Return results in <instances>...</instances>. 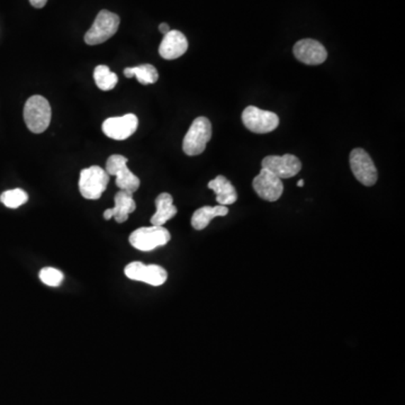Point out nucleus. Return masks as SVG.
I'll return each mask as SVG.
<instances>
[{"label":"nucleus","mask_w":405,"mask_h":405,"mask_svg":"<svg viewBox=\"0 0 405 405\" xmlns=\"http://www.w3.org/2000/svg\"><path fill=\"white\" fill-rule=\"evenodd\" d=\"M252 186L258 196L267 202H276L284 192L282 179L263 168L252 181Z\"/></svg>","instance_id":"11"},{"label":"nucleus","mask_w":405,"mask_h":405,"mask_svg":"<svg viewBox=\"0 0 405 405\" xmlns=\"http://www.w3.org/2000/svg\"><path fill=\"white\" fill-rule=\"evenodd\" d=\"M139 126V120L135 114H126L120 118H107L101 129L106 137L113 140L123 141L135 135Z\"/></svg>","instance_id":"12"},{"label":"nucleus","mask_w":405,"mask_h":405,"mask_svg":"<svg viewBox=\"0 0 405 405\" xmlns=\"http://www.w3.org/2000/svg\"><path fill=\"white\" fill-rule=\"evenodd\" d=\"M212 137V124L207 118L200 116L193 122L183 137V150L187 156H198L205 151Z\"/></svg>","instance_id":"2"},{"label":"nucleus","mask_w":405,"mask_h":405,"mask_svg":"<svg viewBox=\"0 0 405 405\" xmlns=\"http://www.w3.org/2000/svg\"><path fill=\"white\" fill-rule=\"evenodd\" d=\"M52 118L50 103L43 96L30 97L24 106V121L28 129L35 135H41L49 127Z\"/></svg>","instance_id":"1"},{"label":"nucleus","mask_w":405,"mask_h":405,"mask_svg":"<svg viewBox=\"0 0 405 405\" xmlns=\"http://www.w3.org/2000/svg\"><path fill=\"white\" fill-rule=\"evenodd\" d=\"M188 50V41L186 36L179 30H169L164 35L159 47V55L166 60H175L181 58Z\"/></svg>","instance_id":"14"},{"label":"nucleus","mask_w":405,"mask_h":405,"mask_svg":"<svg viewBox=\"0 0 405 405\" xmlns=\"http://www.w3.org/2000/svg\"><path fill=\"white\" fill-rule=\"evenodd\" d=\"M125 276L135 282H142L151 286H161L167 282L168 273L159 265H144L140 261H133L124 269Z\"/></svg>","instance_id":"8"},{"label":"nucleus","mask_w":405,"mask_h":405,"mask_svg":"<svg viewBox=\"0 0 405 405\" xmlns=\"http://www.w3.org/2000/svg\"><path fill=\"white\" fill-rule=\"evenodd\" d=\"M294 55L297 60L307 66H318L328 58L326 47L312 39H304L294 45Z\"/></svg>","instance_id":"13"},{"label":"nucleus","mask_w":405,"mask_h":405,"mask_svg":"<svg viewBox=\"0 0 405 405\" xmlns=\"http://www.w3.org/2000/svg\"><path fill=\"white\" fill-rule=\"evenodd\" d=\"M93 79L101 91H112L118 85V74L110 72L107 66H97L93 70Z\"/></svg>","instance_id":"20"},{"label":"nucleus","mask_w":405,"mask_h":405,"mask_svg":"<svg viewBox=\"0 0 405 405\" xmlns=\"http://www.w3.org/2000/svg\"><path fill=\"white\" fill-rule=\"evenodd\" d=\"M242 123L252 133L266 135L280 125V118L275 113L261 110L256 106H248L242 113Z\"/></svg>","instance_id":"7"},{"label":"nucleus","mask_w":405,"mask_h":405,"mask_svg":"<svg viewBox=\"0 0 405 405\" xmlns=\"http://www.w3.org/2000/svg\"><path fill=\"white\" fill-rule=\"evenodd\" d=\"M110 175L98 166L82 169L80 173L79 190L86 200H98L106 190Z\"/></svg>","instance_id":"4"},{"label":"nucleus","mask_w":405,"mask_h":405,"mask_svg":"<svg viewBox=\"0 0 405 405\" xmlns=\"http://www.w3.org/2000/svg\"><path fill=\"white\" fill-rule=\"evenodd\" d=\"M114 200H115V205L112 208L113 217L115 219L116 222L124 223L129 219L130 214L133 213L137 208L133 194L120 190L116 193Z\"/></svg>","instance_id":"18"},{"label":"nucleus","mask_w":405,"mask_h":405,"mask_svg":"<svg viewBox=\"0 0 405 405\" xmlns=\"http://www.w3.org/2000/svg\"><path fill=\"white\" fill-rule=\"evenodd\" d=\"M124 76L126 78L135 77L142 85H152L159 79L158 70L152 64H142L133 68L124 69Z\"/></svg>","instance_id":"19"},{"label":"nucleus","mask_w":405,"mask_h":405,"mask_svg":"<svg viewBox=\"0 0 405 405\" xmlns=\"http://www.w3.org/2000/svg\"><path fill=\"white\" fill-rule=\"evenodd\" d=\"M28 193L24 192L21 188L6 190L0 196V202L8 208H18L20 206L24 205L25 202H28Z\"/></svg>","instance_id":"21"},{"label":"nucleus","mask_w":405,"mask_h":405,"mask_svg":"<svg viewBox=\"0 0 405 405\" xmlns=\"http://www.w3.org/2000/svg\"><path fill=\"white\" fill-rule=\"evenodd\" d=\"M297 186L303 187L304 186V181H300L299 183H297Z\"/></svg>","instance_id":"26"},{"label":"nucleus","mask_w":405,"mask_h":405,"mask_svg":"<svg viewBox=\"0 0 405 405\" xmlns=\"http://www.w3.org/2000/svg\"><path fill=\"white\" fill-rule=\"evenodd\" d=\"M40 280L50 287H59L64 280V275L59 269L45 267L40 271Z\"/></svg>","instance_id":"22"},{"label":"nucleus","mask_w":405,"mask_h":405,"mask_svg":"<svg viewBox=\"0 0 405 405\" xmlns=\"http://www.w3.org/2000/svg\"><path fill=\"white\" fill-rule=\"evenodd\" d=\"M227 213H229V208L227 206H202L193 214L192 227L195 230H204L212 219L217 217H225Z\"/></svg>","instance_id":"17"},{"label":"nucleus","mask_w":405,"mask_h":405,"mask_svg":"<svg viewBox=\"0 0 405 405\" xmlns=\"http://www.w3.org/2000/svg\"><path fill=\"white\" fill-rule=\"evenodd\" d=\"M263 169L274 173L278 178L288 179L295 177L301 171L302 162L293 154L284 156H268L261 162Z\"/></svg>","instance_id":"10"},{"label":"nucleus","mask_w":405,"mask_h":405,"mask_svg":"<svg viewBox=\"0 0 405 405\" xmlns=\"http://www.w3.org/2000/svg\"><path fill=\"white\" fill-rule=\"evenodd\" d=\"M113 217V210L112 208H108L106 211L104 212V219H110Z\"/></svg>","instance_id":"25"},{"label":"nucleus","mask_w":405,"mask_h":405,"mask_svg":"<svg viewBox=\"0 0 405 405\" xmlns=\"http://www.w3.org/2000/svg\"><path fill=\"white\" fill-rule=\"evenodd\" d=\"M208 188L217 195L219 205H232L238 200L236 188L224 176H217V178L208 183Z\"/></svg>","instance_id":"15"},{"label":"nucleus","mask_w":405,"mask_h":405,"mask_svg":"<svg viewBox=\"0 0 405 405\" xmlns=\"http://www.w3.org/2000/svg\"><path fill=\"white\" fill-rule=\"evenodd\" d=\"M159 30L164 35H166V34L171 30H170L169 25L166 24V23H162V24H160Z\"/></svg>","instance_id":"24"},{"label":"nucleus","mask_w":405,"mask_h":405,"mask_svg":"<svg viewBox=\"0 0 405 405\" xmlns=\"http://www.w3.org/2000/svg\"><path fill=\"white\" fill-rule=\"evenodd\" d=\"M120 17L112 11H101L97 15L96 20L91 25L85 35V42L88 45H98L110 40L115 35L120 28Z\"/></svg>","instance_id":"5"},{"label":"nucleus","mask_w":405,"mask_h":405,"mask_svg":"<svg viewBox=\"0 0 405 405\" xmlns=\"http://www.w3.org/2000/svg\"><path fill=\"white\" fill-rule=\"evenodd\" d=\"M170 239L171 236L166 227L152 225L133 231L130 236L129 241L135 249L149 252L159 246H166L170 241Z\"/></svg>","instance_id":"3"},{"label":"nucleus","mask_w":405,"mask_h":405,"mask_svg":"<svg viewBox=\"0 0 405 405\" xmlns=\"http://www.w3.org/2000/svg\"><path fill=\"white\" fill-rule=\"evenodd\" d=\"M156 212L151 217V224L164 227V224L176 217L177 207L173 205V196L168 193H162L156 198Z\"/></svg>","instance_id":"16"},{"label":"nucleus","mask_w":405,"mask_h":405,"mask_svg":"<svg viewBox=\"0 0 405 405\" xmlns=\"http://www.w3.org/2000/svg\"><path fill=\"white\" fill-rule=\"evenodd\" d=\"M106 173L115 176L120 190L135 194L140 187V179L127 168V159L121 154H113L106 162Z\"/></svg>","instance_id":"6"},{"label":"nucleus","mask_w":405,"mask_h":405,"mask_svg":"<svg viewBox=\"0 0 405 405\" xmlns=\"http://www.w3.org/2000/svg\"><path fill=\"white\" fill-rule=\"evenodd\" d=\"M30 3L34 8H43L47 5V0H30Z\"/></svg>","instance_id":"23"},{"label":"nucleus","mask_w":405,"mask_h":405,"mask_svg":"<svg viewBox=\"0 0 405 405\" xmlns=\"http://www.w3.org/2000/svg\"><path fill=\"white\" fill-rule=\"evenodd\" d=\"M349 160H350L351 171L357 181L362 183L364 186H374L377 181L378 173L370 154L363 149H355L351 151Z\"/></svg>","instance_id":"9"}]
</instances>
